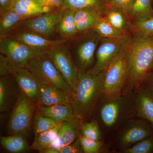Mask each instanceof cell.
<instances>
[{
    "label": "cell",
    "mask_w": 153,
    "mask_h": 153,
    "mask_svg": "<svg viewBox=\"0 0 153 153\" xmlns=\"http://www.w3.org/2000/svg\"><path fill=\"white\" fill-rule=\"evenodd\" d=\"M106 143L125 123L137 116L135 90L126 94H103L93 112ZM93 114V113H92Z\"/></svg>",
    "instance_id": "obj_1"
},
{
    "label": "cell",
    "mask_w": 153,
    "mask_h": 153,
    "mask_svg": "<svg viewBox=\"0 0 153 153\" xmlns=\"http://www.w3.org/2000/svg\"><path fill=\"white\" fill-rule=\"evenodd\" d=\"M135 33L129 43L126 78L122 94L140 86L153 70V37L136 31Z\"/></svg>",
    "instance_id": "obj_2"
},
{
    "label": "cell",
    "mask_w": 153,
    "mask_h": 153,
    "mask_svg": "<svg viewBox=\"0 0 153 153\" xmlns=\"http://www.w3.org/2000/svg\"><path fill=\"white\" fill-rule=\"evenodd\" d=\"M104 70L97 74L79 71L72 106L76 118L88 120L104 94Z\"/></svg>",
    "instance_id": "obj_3"
},
{
    "label": "cell",
    "mask_w": 153,
    "mask_h": 153,
    "mask_svg": "<svg viewBox=\"0 0 153 153\" xmlns=\"http://www.w3.org/2000/svg\"><path fill=\"white\" fill-rule=\"evenodd\" d=\"M153 134V126L145 119L135 116L128 120L106 143L108 153H121Z\"/></svg>",
    "instance_id": "obj_4"
},
{
    "label": "cell",
    "mask_w": 153,
    "mask_h": 153,
    "mask_svg": "<svg viewBox=\"0 0 153 153\" xmlns=\"http://www.w3.org/2000/svg\"><path fill=\"white\" fill-rule=\"evenodd\" d=\"M130 37L129 36L118 54L104 69V94L122 93L127 74L128 51Z\"/></svg>",
    "instance_id": "obj_5"
},
{
    "label": "cell",
    "mask_w": 153,
    "mask_h": 153,
    "mask_svg": "<svg viewBox=\"0 0 153 153\" xmlns=\"http://www.w3.org/2000/svg\"><path fill=\"white\" fill-rule=\"evenodd\" d=\"M42 84L54 85L73 97V91L52 62L47 52L36 55L27 67Z\"/></svg>",
    "instance_id": "obj_6"
},
{
    "label": "cell",
    "mask_w": 153,
    "mask_h": 153,
    "mask_svg": "<svg viewBox=\"0 0 153 153\" xmlns=\"http://www.w3.org/2000/svg\"><path fill=\"white\" fill-rule=\"evenodd\" d=\"M65 43L54 46L47 52L57 70L74 92L76 87L79 70Z\"/></svg>",
    "instance_id": "obj_7"
},
{
    "label": "cell",
    "mask_w": 153,
    "mask_h": 153,
    "mask_svg": "<svg viewBox=\"0 0 153 153\" xmlns=\"http://www.w3.org/2000/svg\"><path fill=\"white\" fill-rule=\"evenodd\" d=\"M33 101L24 94L20 96L9 120L8 131L10 134L25 135L29 133L35 107Z\"/></svg>",
    "instance_id": "obj_8"
},
{
    "label": "cell",
    "mask_w": 153,
    "mask_h": 153,
    "mask_svg": "<svg viewBox=\"0 0 153 153\" xmlns=\"http://www.w3.org/2000/svg\"><path fill=\"white\" fill-rule=\"evenodd\" d=\"M0 52L7 57L13 66L25 68L36 55L27 44L10 35L1 38Z\"/></svg>",
    "instance_id": "obj_9"
},
{
    "label": "cell",
    "mask_w": 153,
    "mask_h": 153,
    "mask_svg": "<svg viewBox=\"0 0 153 153\" xmlns=\"http://www.w3.org/2000/svg\"><path fill=\"white\" fill-rule=\"evenodd\" d=\"M63 12L60 9L58 11L26 19L20 23L18 28L32 31L48 38L56 31Z\"/></svg>",
    "instance_id": "obj_10"
},
{
    "label": "cell",
    "mask_w": 153,
    "mask_h": 153,
    "mask_svg": "<svg viewBox=\"0 0 153 153\" xmlns=\"http://www.w3.org/2000/svg\"><path fill=\"white\" fill-rule=\"evenodd\" d=\"M129 36L126 34L123 37L117 39H103L96 50L94 65L87 71L91 74H97L103 71L118 54Z\"/></svg>",
    "instance_id": "obj_11"
},
{
    "label": "cell",
    "mask_w": 153,
    "mask_h": 153,
    "mask_svg": "<svg viewBox=\"0 0 153 153\" xmlns=\"http://www.w3.org/2000/svg\"><path fill=\"white\" fill-rule=\"evenodd\" d=\"M12 74L22 94L33 101L38 100L41 83L36 75L27 68L14 66Z\"/></svg>",
    "instance_id": "obj_12"
},
{
    "label": "cell",
    "mask_w": 153,
    "mask_h": 153,
    "mask_svg": "<svg viewBox=\"0 0 153 153\" xmlns=\"http://www.w3.org/2000/svg\"><path fill=\"white\" fill-rule=\"evenodd\" d=\"M10 36L27 44L36 52V55L41 52H47L52 47L65 43L68 40L63 38L50 40L38 33L24 29L18 30Z\"/></svg>",
    "instance_id": "obj_13"
},
{
    "label": "cell",
    "mask_w": 153,
    "mask_h": 153,
    "mask_svg": "<svg viewBox=\"0 0 153 153\" xmlns=\"http://www.w3.org/2000/svg\"><path fill=\"white\" fill-rule=\"evenodd\" d=\"M99 42L98 37L92 36L83 39L78 44L76 51V60L79 71H87L93 67Z\"/></svg>",
    "instance_id": "obj_14"
},
{
    "label": "cell",
    "mask_w": 153,
    "mask_h": 153,
    "mask_svg": "<svg viewBox=\"0 0 153 153\" xmlns=\"http://www.w3.org/2000/svg\"><path fill=\"white\" fill-rule=\"evenodd\" d=\"M41 105L51 106L59 104H72L70 94L54 85L41 84L38 99Z\"/></svg>",
    "instance_id": "obj_15"
},
{
    "label": "cell",
    "mask_w": 153,
    "mask_h": 153,
    "mask_svg": "<svg viewBox=\"0 0 153 153\" xmlns=\"http://www.w3.org/2000/svg\"><path fill=\"white\" fill-rule=\"evenodd\" d=\"M82 120L78 118L62 123L60 131L51 146L60 149L70 144L79 137Z\"/></svg>",
    "instance_id": "obj_16"
},
{
    "label": "cell",
    "mask_w": 153,
    "mask_h": 153,
    "mask_svg": "<svg viewBox=\"0 0 153 153\" xmlns=\"http://www.w3.org/2000/svg\"><path fill=\"white\" fill-rule=\"evenodd\" d=\"M10 8L24 20L50 13L55 9L41 6L36 0H13Z\"/></svg>",
    "instance_id": "obj_17"
},
{
    "label": "cell",
    "mask_w": 153,
    "mask_h": 153,
    "mask_svg": "<svg viewBox=\"0 0 153 153\" xmlns=\"http://www.w3.org/2000/svg\"><path fill=\"white\" fill-rule=\"evenodd\" d=\"M137 116L148 121L153 126V94L142 85L134 89Z\"/></svg>",
    "instance_id": "obj_18"
},
{
    "label": "cell",
    "mask_w": 153,
    "mask_h": 153,
    "mask_svg": "<svg viewBox=\"0 0 153 153\" xmlns=\"http://www.w3.org/2000/svg\"><path fill=\"white\" fill-rule=\"evenodd\" d=\"M38 113L51 118L58 122L68 121L76 118L71 104H59L51 106H39Z\"/></svg>",
    "instance_id": "obj_19"
},
{
    "label": "cell",
    "mask_w": 153,
    "mask_h": 153,
    "mask_svg": "<svg viewBox=\"0 0 153 153\" xmlns=\"http://www.w3.org/2000/svg\"><path fill=\"white\" fill-rule=\"evenodd\" d=\"M102 17L100 11L93 9H85L75 10L74 19L78 33H84L94 29Z\"/></svg>",
    "instance_id": "obj_20"
},
{
    "label": "cell",
    "mask_w": 153,
    "mask_h": 153,
    "mask_svg": "<svg viewBox=\"0 0 153 153\" xmlns=\"http://www.w3.org/2000/svg\"><path fill=\"white\" fill-rule=\"evenodd\" d=\"M63 11L56 31L63 39H70L78 33L74 19L75 10L67 9Z\"/></svg>",
    "instance_id": "obj_21"
},
{
    "label": "cell",
    "mask_w": 153,
    "mask_h": 153,
    "mask_svg": "<svg viewBox=\"0 0 153 153\" xmlns=\"http://www.w3.org/2000/svg\"><path fill=\"white\" fill-rule=\"evenodd\" d=\"M24 19L16 13L9 8L1 13L0 38L10 36L16 28H18Z\"/></svg>",
    "instance_id": "obj_22"
},
{
    "label": "cell",
    "mask_w": 153,
    "mask_h": 153,
    "mask_svg": "<svg viewBox=\"0 0 153 153\" xmlns=\"http://www.w3.org/2000/svg\"><path fill=\"white\" fill-rule=\"evenodd\" d=\"M62 123H59L51 129L35 134V140L31 145V149L39 152L45 148L51 146L59 133Z\"/></svg>",
    "instance_id": "obj_23"
},
{
    "label": "cell",
    "mask_w": 153,
    "mask_h": 153,
    "mask_svg": "<svg viewBox=\"0 0 153 153\" xmlns=\"http://www.w3.org/2000/svg\"><path fill=\"white\" fill-rule=\"evenodd\" d=\"M0 139L3 147L10 152H22L27 149L28 144L23 134H14L8 136H1Z\"/></svg>",
    "instance_id": "obj_24"
},
{
    "label": "cell",
    "mask_w": 153,
    "mask_h": 153,
    "mask_svg": "<svg viewBox=\"0 0 153 153\" xmlns=\"http://www.w3.org/2000/svg\"><path fill=\"white\" fill-rule=\"evenodd\" d=\"M103 4V0H64L61 10L67 9L77 10L85 9H93L100 11Z\"/></svg>",
    "instance_id": "obj_25"
},
{
    "label": "cell",
    "mask_w": 153,
    "mask_h": 153,
    "mask_svg": "<svg viewBox=\"0 0 153 153\" xmlns=\"http://www.w3.org/2000/svg\"><path fill=\"white\" fill-rule=\"evenodd\" d=\"M99 36L107 39H117L122 38L126 35L116 30L107 20L102 18L94 28Z\"/></svg>",
    "instance_id": "obj_26"
},
{
    "label": "cell",
    "mask_w": 153,
    "mask_h": 153,
    "mask_svg": "<svg viewBox=\"0 0 153 153\" xmlns=\"http://www.w3.org/2000/svg\"><path fill=\"white\" fill-rule=\"evenodd\" d=\"M80 136L91 139L104 140L99 125L94 119H91L90 121L82 120Z\"/></svg>",
    "instance_id": "obj_27"
},
{
    "label": "cell",
    "mask_w": 153,
    "mask_h": 153,
    "mask_svg": "<svg viewBox=\"0 0 153 153\" xmlns=\"http://www.w3.org/2000/svg\"><path fill=\"white\" fill-rule=\"evenodd\" d=\"M111 8L107 12L105 19L116 30L125 33L127 25L126 19L124 14L125 13L119 9Z\"/></svg>",
    "instance_id": "obj_28"
},
{
    "label": "cell",
    "mask_w": 153,
    "mask_h": 153,
    "mask_svg": "<svg viewBox=\"0 0 153 153\" xmlns=\"http://www.w3.org/2000/svg\"><path fill=\"white\" fill-rule=\"evenodd\" d=\"M84 153H108L106 143L103 140H94L79 136Z\"/></svg>",
    "instance_id": "obj_29"
},
{
    "label": "cell",
    "mask_w": 153,
    "mask_h": 153,
    "mask_svg": "<svg viewBox=\"0 0 153 153\" xmlns=\"http://www.w3.org/2000/svg\"><path fill=\"white\" fill-rule=\"evenodd\" d=\"M130 14L135 20L153 17L151 0H135Z\"/></svg>",
    "instance_id": "obj_30"
},
{
    "label": "cell",
    "mask_w": 153,
    "mask_h": 153,
    "mask_svg": "<svg viewBox=\"0 0 153 153\" xmlns=\"http://www.w3.org/2000/svg\"><path fill=\"white\" fill-rule=\"evenodd\" d=\"M58 122L51 118L44 116L38 113L35 115L33 118V129L35 134L43 132L51 129L57 124Z\"/></svg>",
    "instance_id": "obj_31"
},
{
    "label": "cell",
    "mask_w": 153,
    "mask_h": 153,
    "mask_svg": "<svg viewBox=\"0 0 153 153\" xmlns=\"http://www.w3.org/2000/svg\"><path fill=\"white\" fill-rule=\"evenodd\" d=\"M11 98L10 86L5 76L0 79V111H6L8 108Z\"/></svg>",
    "instance_id": "obj_32"
},
{
    "label": "cell",
    "mask_w": 153,
    "mask_h": 153,
    "mask_svg": "<svg viewBox=\"0 0 153 153\" xmlns=\"http://www.w3.org/2000/svg\"><path fill=\"white\" fill-rule=\"evenodd\" d=\"M121 153H153V134Z\"/></svg>",
    "instance_id": "obj_33"
},
{
    "label": "cell",
    "mask_w": 153,
    "mask_h": 153,
    "mask_svg": "<svg viewBox=\"0 0 153 153\" xmlns=\"http://www.w3.org/2000/svg\"><path fill=\"white\" fill-rule=\"evenodd\" d=\"M133 26L136 32L153 37V17L136 19Z\"/></svg>",
    "instance_id": "obj_34"
},
{
    "label": "cell",
    "mask_w": 153,
    "mask_h": 153,
    "mask_svg": "<svg viewBox=\"0 0 153 153\" xmlns=\"http://www.w3.org/2000/svg\"><path fill=\"white\" fill-rule=\"evenodd\" d=\"M111 7L121 10L126 13H130L135 0H106Z\"/></svg>",
    "instance_id": "obj_35"
},
{
    "label": "cell",
    "mask_w": 153,
    "mask_h": 153,
    "mask_svg": "<svg viewBox=\"0 0 153 153\" xmlns=\"http://www.w3.org/2000/svg\"><path fill=\"white\" fill-rule=\"evenodd\" d=\"M13 66L7 57L1 54L0 55V76L1 77L7 76L12 74Z\"/></svg>",
    "instance_id": "obj_36"
},
{
    "label": "cell",
    "mask_w": 153,
    "mask_h": 153,
    "mask_svg": "<svg viewBox=\"0 0 153 153\" xmlns=\"http://www.w3.org/2000/svg\"><path fill=\"white\" fill-rule=\"evenodd\" d=\"M60 153H83L79 137L70 144L59 149Z\"/></svg>",
    "instance_id": "obj_37"
},
{
    "label": "cell",
    "mask_w": 153,
    "mask_h": 153,
    "mask_svg": "<svg viewBox=\"0 0 153 153\" xmlns=\"http://www.w3.org/2000/svg\"><path fill=\"white\" fill-rule=\"evenodd\" d=\"M36 1L41 6L54 9L62 8L64 3V0H36Z\"/></svg>",
    "instance_id": "obj_38"
},
{
    "label": "cell",
    "mask_w": 153,
    "mask_h": 153,
    "mask_svg": "<svg viewBox=\"0 0 153 153\" xmlns=\"http://www.w3.org/2000/svg\"><path fill=\"white\" fill-rule=\"evenodd\" d=\"M141 85L146 88L153 94V71L145 78Z\"/></svg>",
    "instance_id": "obj_39"
},
{
    "label": "cell",
    "mask_w": 153,
    "mask_h": 153,
    "mask_svg": "<svg viewBox=\"0 0 153 153\" xmlns=\"http://www.w3.org/2000/svg\"><path fill=\"white\" fill-rule=\"evenodd\" d=\"M13 0H0V12L2 13L4 11L10 8Z\"/></svg>",
    "instance_id": "obj_40"
},
{
    "label": "cell",
    "mask_w": 153,
    "mask_h": 153,
    "mask_svg": "<svg viewBox=\"0 0 153 153\" xmlns=\"http://www.w3.org/2000/svg\"><path fill=\"white\" fill-rule=\"evenodd\" d=\"M41 153H60L59 149L50 146L45 148L39 152Z\"/></svg>",
    "instance_id": "obj_41"
},
{
    "label": "cell",
    "mask_w": 153,
    "mask_h": 153,
    "mask_svg": "<svg viewBox=\"0 0 153 153\" xmlns=\"http://www.w3.org/2000/svg\"><path fill=\"white\" fill-rule=\"evenodd\" d=\"M151 2H152V5L153 9V0H151Z\"/></svg>",
    "instance_id": "obj_42"
},
{
    "label": "cell",
    "mask_w": 153,
    "mask_h": 153,
    "mask_svg": "<svg viewBox=\"0 0 153 153\" xmlns=\"http://www.w3.org/2000/svg\"></svg>",
    "instance_id": "obj_43"
}]
</instances>
